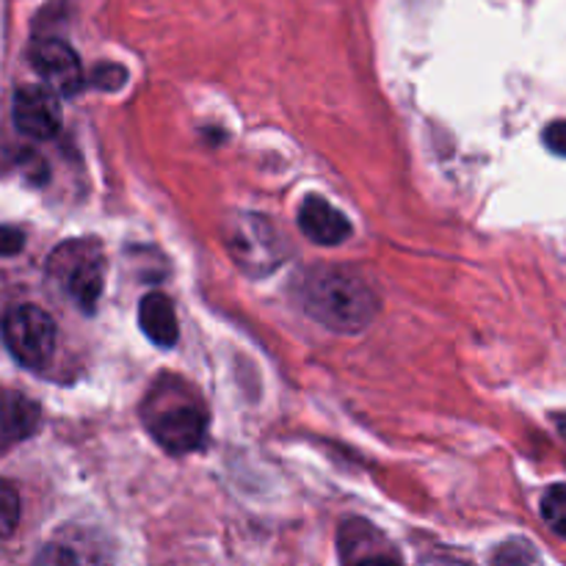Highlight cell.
Segmentation results:
<instances>
[{
  "label": "cell",
  "instance_id": "obj_1",
  "mask_svg": "<svg viewBox=\"0 0 566 566\" xmlns=\"http://www.w3.org/2000/svg\"><path fill=\"white\" fill-rule=\"evenodd\" d=\"M293 291L310 318L340 335H357L368 329L379 313V298L368 282L343 269L304 271Z\"/></svg>",
  "mask_w": 566,
  "mask_h": 566
},
{
  "label": "cell",
  "instance_id": "obj_2",
  "mask_svg": "<svg viewBox=\"0 0 566 566\" xmlns=\"http://www.w3.org/2000/svg\"><path fill=\"white\" fill-rule=\"evenodd\" d=\"M142 423L171 457L199 451L208 434V412L191 385L164 376L149 387L142 403Z\"/></svg>",
  "mask_w": 566,
  "mask_h": 566
},
{
  "label": "cell",
  "instance_id": "obj_3",
  "mask_svg": "<svg viewBox=\"0 0 566 566\" xmlns=\"http://www.w3.org/2000/svg\"><path fill=\"white\" fill-rule=\"evenodd\" d=\"M48 276L70 296L81 310L92 313L103 296L105 258L103 249L92 238H75L53 249L48 260Z\"/></svg>",
  "mask_w": 566,
  "mask_h": 566
},
{
  "label": "cell",
  "instance_id": "obj_4",
  "mask_svg": "<svg viewBox=\"0 0 566 566\" xmlns=\"http://www.w3.org/2000/svg\"><path fill=\"white\" fill-rule=\"evenodd\" d=\"M224 241L232 260H235L247 274H271V271L285 260V243H282L280 232H276L274 227H271V221L263 219V216H232L230 227L224 230Z\"/></svg>",
  "mask_w": 566,
  "mask_h": 566
},
{
  "label": "cell",
  "instance_id": "obj_5",
  "mask_svg": "<svg viewBox=\"0 0 566 566\" xmlns=\"http://www.w3.org/2000/svg\"><path fill=\"white\" fill-rule=\"evenodd\" d=\"M3 340L17 363L39 370L50 363L55 352V324L42 307L22 304L6 313Z\"/></svg>",
  "mask_w": 566,
  "mask_h": 566
},
{
  "label": "cell",
  "instance_id": "obj_6",
  "mask_svg": "<svg viewBox=\"0 0 566 566\" xmlns=\"http://www.w3.org/2000/svg\"><path fill=\"white\" fill-rule=\"evenodd\" d=\"M31 64L44 81L61 97H72L83 86V70L77 53L64 39H39L31 48Z\"/></svg>",
  "mask_w": 566,
  "mask_h": 566
},
{
  "label": "cell",
  "instance_id": "obj_7",
  "mask_svg": "<svg viewBox=\"0 0 566 566\" xmlns=\"http://www.w3.org/2000/svg\"><path fill=\"white\" fill-rule=\"evenodd\" d=\"M14 125L33 142H48L61 130V105L50 86H22L14 94Z\"/></svg>",
  "mask_w": 566,
  "mask_h": 566
},
{
  "label": "cell",
  "instance_id": "obj_8",
  "mask_svg": "<svg viewBox=\"0 0 566 566\" xmlns=\"http://www.w3.org/2000/svg\"><path fill=\"white\" fill-rule=\"evenodd\" d=\"M337 553L343 564L401 562L392 542L368 520H346L337 531Z\"/></svg>",
  "mask_w": 566,
  "mask_h": 566
},
{
  "label": "cell",
  "instance_id": "obj_9",
  "mask_svg": "<svg viewBox=\"0 0 566 566\" xmlns=\"http://www.w3.org/2000/svg\"><path fill=\"white\" fill-rule=\"evenodd\" d=\"M298 230L318 247H340L352 238V224L332 202L321 197H307L298 208Z\"/></svg>",
  "mask_w": 566,
  "mask_h": 566
},
{
  "label": "cell",
  "instance_id": "obj_10",
  "mask_svg": "<svg viewBox=\"0 0 566 566\" xmlns=\"http://www.w3.org/2000/svg\"><path fill=\"white\" fill-rule=\"evenodd\" d=\"M39 426V407L17 390H0V451L28 440Z\"/></svg>",
  "mask_w": 566,
  "mask_h": 566
},
{
  "label": "cell",
  "instance_id": "obj_11",
  "mask_svg": "<svg viewBox=\"0 0 566 566\" xmlns=\"http://www.w3.org/2000/svg\"><path fill=\"white\" fill-rule=\"evenodd\" d=\"M138 324H142L144 335L160 348H171L177 337H180L175 304L164 293H147L142 298V304H138Z\"/></svg>",
  "mask_w": 566,
  "mask_h": 566
},
{
  "label": "cell",
  "instance_id": "obj_12",
  "mask_svg": "<svg viewBox=\"0 0 566 566\" xmlns=\"http://www.w3.org/2000/svg\"><path fill=\"white\" fill-rule=\"evenodd\" d=\"M542 517L547 528L566 539V484H556L542 497Z\"/></svg>",
  "mask_w": 566,
  "mask_h": 566
},
{
  "label": "cell",
  "instance_id": "obj_13",
  "mask_svg": "<svg viewBox=\"0 0 566 566\" xmlns=\"http://www.w3.org/2000/svg\"><path fill=\"white\" fill-rule=\"evenodd\" d=\"M20 525V495L9 481L0 479V542L9 539Z\"/></svg>",
  "mask_w": 566,
  "mask_h": 566
},
{
  "label": "cell",
  "instance_id": "obj_14",
  "mask_svg": "<svg viewBox=\"0 0 566 566\" xmlns=\"http://www.w3.org/2000/svg\"><path fill=\"white\" fill-rule=\"evenodd\" d=\"M25 247V232L17 227H0V258H14Z\"/></svg>",
  "mask_w": 566,
  "mask_h": 566
},
{
  "label": "cell",
  "instance_id": "obj_15",
  "mask_svg": "<svg viewBox=\"0 0 566 566\" xmlns=\"http://www.w3.org/2000/svg\"><path fill=\"white\" fill-rule=\"evenodd\" d=\"M495 562H520L523 564V562H539V556L531 551L528 542H512V545H506L501 553H497Z\"/></svg>",
  "mask_w": 566,
  "mask_h": 566
},
{
  "label": "cell",
  "instance_id": "obj_16",
  "mask_svg": "<svg viewBox=\"0 0 566 566\" xmlns=\"http://www.w3.org/2000/svg\"><path fill=\"white\" fill-rule=\"evenodd\" d=\"M545 144L556 155H566V122H553L545 130Z\"/></svg>",
  "mask_w": 566,
  "mask_h": 566
},
{
  "label": "cell",
  "instance_id": "obj_17",
  "mask_svg": "<svg viewBox=\"0 0 566 566\" xmlns=\"http://www.w3.org/2000/svg\"><path fill=\"white\" fill-rule=\"evenodd\" d=\"M553 423H556L558 434H562V437H564V440H566V412H562V415H556V418H553Z\"/></svg>",
  "mask_w": 566,
  "mask_h": 566
}]
</instances>
